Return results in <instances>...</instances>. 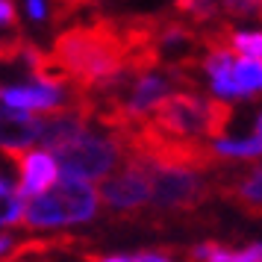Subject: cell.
I'll return each mask as SVG.
<instances>
[{"label": "cell", "mask_w": 262, "mask_h": 262, "mask_svg": "<svg viewBox=\"0 0 262 262\" xmlns=\"http://www.w3.org/2000/svg\"><path fill=\"white\" fill-rule=\"evenodd\" d=\"M212 194V183L194 171L154 168L150 174V212H191Z\"/></svg>", "instance_id": "5"}, {"label": "cell", "mask_w": 262, "mask_h": 262, "mask_svg": "<svg viewBox=\"0 0 262 262\" xmlns=\"http://www.w3.org/2000/svg\"><path fill=\"white\" fill-rule=\"evenodd\" d=\"M97 206H100L97 191L89 183L59 177L50 191L30 198L24 203L21 224L30 230H41V227L74 224V221H92L97 215Z\"/></svg>", "instance_id": "4"}, {"label": "cell", "mask_w": 262, "mask_h": 262, "mask_svg": "<svg viewBox=\"0 0 262 262\" xmlns=\"http://www.w3.org/2000/svg\"><path fill=\"white\" fill-rule=\"evenodd\" d=\"M50 59L68 77L74 95H95L121 77H136L124 21L112 15H95L62 30L53 38Z\"/></svg>", "instance_id": "1"}, {"label": "cell", "mask_w": 262, "mask_h": 262, "mask_svg": "<svg viewBox=\"0 0 262 262\" xmlns=\"http://www.w3.org/2000/svg\"><path fill=\"white\" fill-rule=\"evenodd\" d=\"M36 133H38L36 115L0 103V150L6 156L24 154V147L36 144Z\"/></svg>", "instance_id": "9"}, {"label": "cell", "mask_w": 262, "mask_h": 262, "mask_svg": "<svg viewBox=\"0 0 262 262\" xmlns=\"http://www.w3.org/2000/svg\"><path fill=\"white\" fill-rule=\"evenodd\" d=\"M212 154L218 159H256V156H262V133H253L242 142L221 139V142L212 144Z\"/></svg>", "instance_id": "11"}, {"label": "cell", "mask_w": 262, "mask_h": 262, "mask_svg": "<svg viewBox=\"0 0 262 262\" xmlns=\"http://www.w3.org/2000/svg\"><path fill=\"white\" fill-rule=\"evenodd\" d=\"M174 9L194 24H212L221 18V0H174Z\"/></svg>", "instance_id": "14"}, {"label": "cell", "mask_w": 262, "mask_h": 262, "mask_svg": "<svg viewBox=\"0 0 262 262\" xmlns=\"http://www.w3.org/2000/svg\"><path fill=\"white\" fill-rule=\"evenodd\" d=\"M142 121H147L165 136H177V139L206 136V139L221 142L227 124L233 121V106L227 100H212L198 92H174Z\"/></svg>", "instance_id": "2"}, {"label": "cell", "mask_w": 262, "mask_h": 262, "mask_svg": "<svg viewBox=\"0 0 262 262\" xmlns=\"http://www.w3.org/2000/svg\"><path fill=\"white\" fill-rule=\"evenodd\" d=\"M77 97L62 92V89H48V85H0V103L21 112H59Z\"/></svg>", "instance_id": "8"}, {"label": "cell", "mask_w": 262, "mask_h": 262, "mask_svg": "<svg viewBox=\"0 0 262 262\" xmlns=\"http://www.w3.org/2000/svg\"><path fill=\"white\" fill-rule=\"evenodd\" d=\"M18 9H15V0H0V27H12L18 30Z\"/></svg>", "instance_id": "18"}, {"label": "cell", "mask_w": 262, "mask_h": 262, "mask_svg": "<svg viewBox=\"0 0 262 262\" xmlns=\"http://www.w3.org/2000/svg\"><path fill=\"white\" fill-rule=\"evenodd\" d=\"M18 165V198H38L45 191L53 189V183L59 180L56 162L48 150H27V154H12L9 156Z\"/></svg>", "instance_id": "7"}, {"label": "cell", "mask_w": 262, "mask_h": 262, "mask_svg": "<svg viewBox=\"0 0 262 262\" xmlns=\"http://www.w3.org/2000/svg\"><path fill=\"white\" fill-rule=\"evenodd\" d=\"M53 162L62 177L92 183V180L109 177V171L127 159V139L121 133H92L85 130L74 142L53 150Z\"/></svg>", "instance_id": "3"}, {"label": "cell", "mask_w": 262, "mask_h": 262, "mask_svg": "<svg viewBox=\"0 0 262 262\" xmlns=\"http://www.w3.org/2000/svg\"><path fill=\"white\" fill-rule=\"evenodd\" d=\"M27 12L33 21H45L48 18V9H45V0H27Z\"/></svg>", "instance_id": "20"}, {"label": "cell", "mask_w": 262, "mask_h": 262, "mask_svg": "<svg viewBox=\"0 0 262 262\" xmlns=\"http://www.w3.org/2000/svg\"><path fill=\"white\" fill-rule=\"evenodd\" d=\"M21 209L24 203L15 194V189L0 177V227L3 224H21Z\"/></svg>", "instance_id": "15"}, {"label": "cell", "mask_w": 262, "mask_h": 262, "mask_svg": "<svg viewBox=\"0 0 262 262\" xmlns=\"http://www.w3.org/2000/svg\"><path fill=\"white\" fill-rule=\"evenodd\" d=\"M150 174H154V168L147 162L127 154L118 174H109L100 180L97 201H103L118 215H136L150 201Z\"/></svg>", "instance_id": "6"}, {"label": "cell", "mask_w": 262, "mask_h": 262, "mask_svg": "<svg viewBox=\"0 0 262 262\" xmlns=\"http://www.w3.org/2000/svg\"><path fill=\"white\" fill-rule=\"evenodd\" d=\"M227 201H233L245 215H262V165L248 168L245 174L230 177L221 186Z\"/></svg>", "instance_id": "10"}, {"label": "cell", "mask_w": 262, "mask_h": 262, "mask_svg": "<svg viewBox=\"0 0 262 262\" xmlns=\"http://www.w3.org/2000/svg\"><path fill=\"white\" fill-rule=\"evenodd\" d=\"M227 48L230 53H238L242 59L262 65V33H245V30H227Z\"/></svg>", "instance_id": "12"}, {"label": "cell", "mask_w": 262, "mask_h": 262, "mask_svg": "<svg viewBox=\"0 0 262 262\" xmlns=\"http://www.w3.org/2000/svg\"><path fill=\"white\" fill-rule=\"evenodd\" d=\"M24 41L27 38H0V62H15L21 59V53H24Z\"/></svg>", "instance_id": "17"}, {"label": "cell", "mask_w": 262, "mask_h": 262, "mask_svg": "<svg viewBox=\"0 0 262 262\" xmlns=\"http://www.w3.org/2000/svg\"><path fill=\"white\" fill-rule=\"evenodd\" d=\"M233 83L238 89V97H250L262 92V65L250 59H236L233 65Z\"/></svg>", "instance_id": "13"}, {"label": "cell", "mask_w": 262, "mask_h": 262, "mask_svg": "<svg viewBox=\"0 0 262 262\" xmlns=\"http://www.w3.org/2000/svg\"><path fill=\"white\" fill-rule=\"evenodd\" d=\"M253 133H262V112H259V118H256V130Z\"/></svg>", "instance_id": "21"}, {"label": "cell", "mask_w": 262, "mask_h": 262, "mask_svg": "<svg viewBox=\"0 0 262 262\" xmlns=\"http://www.w3.org/2000/svg\"><path fill=\"white\" fill-rule=\"evenodd\" d=\"M233 262H262V245L253 242L245 250H233Z\"/></svg>", "instance_id": "19"}, {"label": "cell", "mask_w": 262, "mask_h": 262, "mask_svg": "<svg viewBox=\"0 0 262 262\" xmlns=\"http://www.w3.org/2000/svg\"><path fill=\"white\" fill-rule=\"evenodd\" d=\"M221 12L233 18H262V0H221Z\"/></svg>", "instance_id": "16"}]
</instances>
